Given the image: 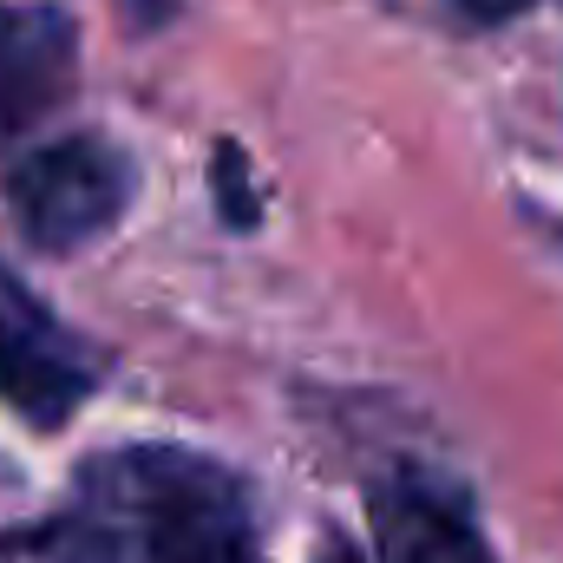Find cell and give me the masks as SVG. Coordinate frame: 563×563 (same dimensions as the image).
I'll use <instances>...</instances> for the list:
<instances>
[{
    "label": "cell",
    "instance_id": "1",
    "mask_svg": "<svg viewBox=\"0 0 563 563\" xmlns=\"http://www.w3.org/2000/svg\"><path fill=\"white\" fill-rule=\"evenodd\" d=\"M46 563H263L243 485L184 445H119L79 465Z\"/></svg>",
    "mask_w": 563,
    "mask_h": 563
},
{
    "label": "cell",
    "instance_id": "2",
    "mask_svg": "<svg viewBox=\"0 0 563 563\" xmlns=\"http://www.w3.org/2000/svg\"><path fill=\"white\" fill-rule=\"evenodd\" d=\"M132 157L106 139H59L7 170V210L40 250H79L106 236L132 203Z\"/></svg>",
    "mask_w": 563,
    "mask_h": 563
},
{
    "label": "cell",
    "instance_id": "3",
    "mask_svg": "<svg viewBox=\"0 0 563 563\" xmlns=\"http://www.w3.org/2000/svg\"><path fill=\"white\" fill-rule=\"evenodd\" d=\"M92 380H99V361L0 263V400L33 426H59L86 407Z\"/></svg>",
    "mask_w": 563,
    "mask_h": 563
},
{
    "label": "cell",
    "instance_id": "4",
    "mask_svg": "<svg viewBox=\"0 0 563 563\" xmlns=\"http://www.w3.org/2000/svg\"><path fill=\"white\" fill-rule=\"evenodd\" d=\"M79 86V33L59 7H0V139L59 112Z\"/></svg>",
    "mask_w": 563,
    "mask_h": 563
},
{
    "label": "cell",
    "instance_id": "5",
    "mask_svg": "<svg viewBox=\"0 0 563 563\" xmlns=\"http://www.w3.org/2000/svg\"><path fill=\"white\" fill-rule=\"evenodd\" d=\"M380 563H492L472 511L420 472H400L374 492Z\"/></svg>",
    "mask_w": 563,
    "mask_h": 563
},
{
    "label": "cell",
    "instance_id": "6",
    "mask_svg": "<svg viewBox=\"0 0 563 563\" xmlns=\"http://www.w3.org/2000/svg\"><path fill=\"white\" fill-rule=\"evenodd\" d=\"M217 170H223V210H230V223H250L256 210H250V197H243V157H236V144L217 151Z\"/></svg>",
    "mask_w": 563,
    "mask_h": 563
},
{
    "label": "cell",
    "instance_id": "7",
    "mask_svg": "<svg viewBox=\"0 0 563 563\" xmlns=\"http://www.w3.org/2000/svg\"><path fill=\"white\" fill-rule=\"evenodd\" d=\"M119 7H125L139 26H164V20L177 13V0H119Z\"/></svg>",
    "mask_w": 563,
    "mask_h": 563
},
{
    "label": "cell",
    "instance_id": "8",
    "mask_svg": "<svg viewBox=\"0 0 563 563\" xmlns=\"http://www.w3.org/2000/svg\"><path fill=\"white\" fill-rule=\"evenodd\" d=\"M459 13H472V20H505V13H518V7H531V0H452Z\"/></svg>",
    "mask_w": 563,
    "mask_h": 563
},
{
    "label": "cell",
    "instance_id": "9",
    "mask_svg": "<svg viewBox=\"0 0 563 563\" xmlns=\"http://www.w3.org/2000/svg\"><path fill=\"white\" fill-rule=\"evenodd\" d=\"M321 563H361V551H354L347 538H328V551H321Z\"/></svg>",
    "mask_w": 563,
    "mask_h": 563
}]
</instances>
